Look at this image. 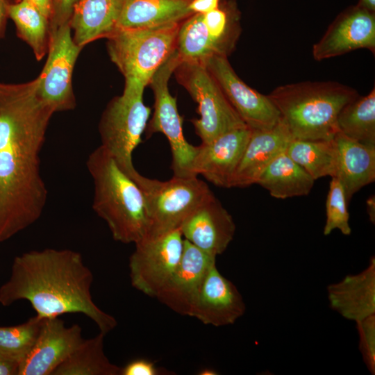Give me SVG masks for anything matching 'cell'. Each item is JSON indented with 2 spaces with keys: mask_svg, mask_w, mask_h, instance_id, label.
I'll return each mask as SVG.
<instances>
[{
  "mask_svg": "<svg viewBox=\"0 0 375 375\" xmlns=\"http://www.w3.org/2000/svg\"><path fill=\"white\" fill-rule=\"evenodd\" d=\"M54 112L38 95L36 79L0 83V242L42 215L47 190L40 153Z\"/></svg>",
  "mask_w": 375,
  "mask_h": 375,
  "instance_id": "1",
  "label": "cell"
},
{
  "mask_svg": "<svg viewBox=\"0 0 375 375\" xmlns=\"http://www.w3.org/2000/svg\"><path fill=\"white\" fill-rule=\"evenodd\" d=\"M94 183L92 208L107 224L113 239L137 243L147 237L149 221L142 192L101 145L88 156Z\"/></svg>",
  "mask_w": 375,
  "mask_h": 375,
  "instance_id": "3",
  "label": "cell"
},
{
  "mask_svg": "<svg viewBox=\"0 0 375 375\" xmlns=\"http://www.w3.org/2000/svg\"><path fill=\"white\" fill-rule=\"evenodd\" d=\"M175 50L152 76L150 85L154 95V112L149 123L148 134L160 132L167 138L171 153V168L174 176H195L192 172L197 147L185 138L183 120L180 116L176 99L172 96L168 81L181 62Z\"/></svg>",
  "mask_w": 375,
  "mask_h": 375,
  "instance_id": "9",
  "label": "cell"
},
{
  "mask_svg": "<svg viewBox=\"0 0 375 375\" xmlns=\"http://www.w3.org/2000/svg\"><path fill=\"white\" fill-rule=\"evenodd\" d=\"M367 212L372 223H375V197L374 195L370 196L366 201Z\"/></svg>",
  "mask_w": 375,
  "mask_h": 375,
  "instance_id": "39",
  "label": "cell"
},
{
  "mask_svg": "<svg viewBox=\"0 0 375 375\" xmlns=\"http://www.w3.org/2000/svg\"><path fill=\"white\" fill-rule=\"evenodd\" d=\"M104 335L84 339L52 375H121L122 367L112 363L104 351Z\"/></svg>",
  "mask_w": 375,
  "mask_h": 375,
  "instance_id": "25",
  "label": "cell"
},
{
  "mask_svg": "<svg viewBox=\"0 0 375 375\" xmlns=\"http://www.w3.org/2000/svg\"><path fill=\"white\" fill-rule=\"evenodd\" d=\"M191 0H123L117 29L153 28L181 23L193 14Z\"/></svg>",
  "mask_w": 375,
  "mask_h": 375,
  "instance_id": "23",
  "label": "cell"
},
{
  "mask_svg": "<svg viewBox=\"0 0 375 375\" xmlns=\"http://www.w3.org/2000/svg\"><path fill=\"white\" fill-rule=\"evenodd\" d=\"M330 307L355 322L375 314V257L356 274H349L327 287Z\"/></svg>",
  "mask_w": 375,
  "mask_h": 375,
  "instance_id": "20",
  "label": "cell"
},
{
  "mask_svg": "<svg viewBox=\"0 0 375 375\" xmlns=\"http://www.w3.org/2000/svg\"><path fill=\"white\" fill-rule=\"evenodd\" d=\"M179 230L185 240L217 257L233 240L235 224L231 215L212 194L185 218Z\"/></svg>",
  "mask_w": 375,
  "mask_h": 375,
  "instance_id": "15",
  "label": "cell"
},
{
  "mask_svg": "<svg viewBox=\"0 0 375 375\" xmlns=\"http://www.w3.org/2000/svg\"><path fill=\"white\" fill-rule=\"evenodd\" d=\"M43 319L35 315L19 325L0 326V353L20 364L31 351Z\"/></svg>",
  "mask_w": 375,
  "mask_h": 375,
  "instance_id": "30",
  "label": "cell"
},
{
  "mask_svg": "<svg viewBox=\"0 0 375 375\" xmlns=\"http://www.w3.org/2000/svg\"><path fill=\"white\" fill-rule=\"evenodd\" d=\"M220 0H191L189 8L194 13L203 14L217 8Z\"/></svg>",
  "mask_w": 375,
  "mask_h": 375,
  "instance_id": "35",
  "label": "cell"
},
{
  "mask_svg": "<svg viewBox=\"0 0 375 375\" xmlns=\"http://www.w3.org/2000/svg\"><path fill=\"white\" fill-rule=\"evenodd\" d=\"M19 362L0 353V375H17Z\"/></svg>",
  "mask_w": 375,
  "mask_h": 375,
  "instance_id": "36",
  "label": "cell"
},
{
  "mask_svg": "<svg viewBox=\"0 0 375 375\" xmlns=\"http://www.w3.org/2000/svg\"><path fill=\"white\" fill-rule=\"evenodd\" d=\"M336 177L349 203L355 193L375 181V146L353 140L338 132Z\"/></svg>",
  "mask_w": 375,
  "mask_h": 375,
  "instance_id": "21",
  "label": "cell"
},
{
  "mask_svg": "<svg viewBox=\"0 0 375 375\" xmlns=\"http://www.w3.org/2000/svg\"><path fill=\"white\" fill-rule=\"evenodd\" d=\"M251 134L248 126L226 132L209 143L197 147L192 172L221 188H231L232 181Z\"/></svg>",
  "mask_w": 375,
  "mask_h": 375,
  "instance_id": "14",
  "label": "cell"
},
{
  "mask_svg": "<svg viewBox=\"0 0 375 375\" xmlns=\"http://www.w3.org/2000/svg\"><path fill=\"white\" fill-rule=\"evenodd\" d=\"M176 51L181 61L201 64L213 56H220L207 33L202 14L194 13L180 24Z\"/></svg>",
  "mask_w": 375,
  "mask_h": 375,
  "instance_id": "29",
  "label": "cell"
},
{
  "mask_svg": "<svg viewBox=\"0 0 375 375\" xmlns=\"http://www.w3.org/2000/svg\"><path fill=\"white\" fill-rule=\"evenodd\" d=\"M123 0H78L69 20L73 40L82 48L117 28Z\"/></svg>",
  "mask_w": 375,
  "mask_h": 375,
  "instance_id": "22",
  "label": "cell"
},
{
  "mask_svg": "<svg viewBox=\"0 0 375 375\" xmlns=\"http://www.w3.org/2000/svg\"><path fill=\"white\" fill-rule=\"evenodd\" d=\"M140 189L149 221L148 235L155 238L179 229L185 218L212 192L197 176L152 179L135 169L128 174Z\"/></svg>",
  "mask_w": 375,
  "mask_h": 375,
  "instance_id": "6",
  "label": "cell"
},
{
  "mask_svg": "<svg viewBox=\"0 0 375 375\" xmlns=\"http://www.w3.org/2000/svg\"><path fill=\"white\" fill-rule=\"evenodd\" d=\"M93 279L92 272L77 251H31L14 258L10 278L0 287V303L8 306L26 300L42 319L81 313L106 335L117 322L94 302L90 291Z\"/></svg>",
  "mask_w": 375,
  "mask_h": 375,
  "instance_id": "2",
  "label": "cell"
},
{
  "mask_svg": "<svg viewBox=\"0 0 375 375\" xmlns=\"http://www.w3.org/2000/svg\"><path fill=\"white\" fill-rule=\"evenodd\" d=\"M8 17L15 24L18 37L31 47L36 59L41 60L48 51L49 19L24 0L10 5Z\"/></svg>",
  "mask_w": 375,
  "mask_h": 375,
  "instance_id": "28",
  "label": "cell"
},
{
  "mask_svg": "<svg viewBox=\"0 0 375 375\" xmlns=\"http://www.w3.org/2000/svg\"><path fill=\"white\" fill-rule=\"evenodd\" d=\"M83 340L79 325L67 326L58 317L44 319L31 351L19 364L17 375H52Z\"/></svg>",
  "mask_w": 375,
  "mask_h": 375,
  "instance_id": "13",
  "label": "cell"
},
{
  "mask_svg": "<svg viewBox=\"0 0 375 375\" xmlns=\"http://www.w3.org/2000/svg\"><path fill=\"white\" fill-rule=\"evenodd\" d=\"M180 24L117 29L107 38L109 56L125 81L144 87L149 85L156 72L176 50Z\"/></svg>",
  "mask_w": 375,
  "mask_h": 375,
  "instance_id": "5",
  "label": "cell"
},
{
  "mask_svg": "<svg viewBox=\"0 0 375 375\" xmlns=\"http://www.w3.org/2000/svg\"><path fill=\"white\" fill-rule=\"evenodd\" d=\"M165 372L159 369L154 362L141 358L131 360L122 367L121 375H160L165 374Z\"/></svg>",
  "mask_w": 375,
  "mask_h": 375,
  "instance_id": "34",
  "label": "cell"
},
{
  "mask_svg": "<svg viewBox=\"0 0 375 375\" xmlns=\"http://www.w3.org/2000/svg\"><path fill=\"white\" fill-rule=\"evenodd\" d=\"M215 262L216 257L184 239L180 262L156 298L173 311L188 316L209 268Z\"/></svg>",
  "mask_w": 375,
  "mask_h": 375,
  "instance_id": "18",
  "label": "cell"
},
{
  "mask_svg": "<svg viewBox=\"0 0 375 375\" xmlns=\"http://www.w3.org/2000/svg\"><path fill=\"white\" fill-rule=\"evenodd\" d=\"M201 375H215L217 374V372L211 369H203L199 372Z\"/></svg>",
  "mask_w": 375,
  "mask_h": 375,
  "instance_id": "41",
  "label": "cell"
},
{
  "mask_svg": "<svg viewBox=\"0 0 375 375\" xmlns=\"http://www.w3.org/2000/svg\"><path fill=\"white\" fill-rule=\"evenodd\" d=\"M315 181L284 151L267 166L256 183L272 197L284 199L308 194Z\"/></svg>",
  "mask_w": 375,
  "mask_h": 375,
  "instance_id": "24",
  "label": "cell"
},
{
  "mask_svg": "<svg viewBox=\"0 0 375 375\" xmlns=\"http://www.w3.org/2000/svg\"><path fill=\"white\" fill-rule=\"evenodd\" d=\"M359 350L364 363L372 374H375V314L356 322Z\"/></svg>",
  "mask_w": 375,
  "mask_h": 375,
  "instance_id": "32",
  "label": "cell"
},
{
  "mask_svg": "<svg viewBox=\"0 0 375 375\" xmlns=\"http://www.w3.org/2000/svg\"><path fill=\"white\" fill-rule=\"evenodd\" d=\"M144 88L139 83L125 81L122 94L108 103L99 124L101 146L127 174L135 169L133 153L142 142L151 114L150 108L143 101Z\"/></svg>",
  "mask_w": 375,
  "mask_h": 375,
  "instance_id": "7",
  "label": "cell"
},
{
  "mask_svg": "<svg viewBox=\"0 0 375 375\" xmlns=\"http://www.w3.org/2000/svg\"><path fill=\"white\" fill-rule=\"evenodd\" d=\"M293 138L281 120L268 130H252L235 170L231 188H246L256 183L267 166L285 151Z\"/></svg>",
  "mask_w": 375,
  "mask_h": 375,
  "instance_id": "19",
  "label": "cell"
},
{
  "mask_svg": "<svg viewBox=\"0 0 375 375\" xmlns=\"http://www.w3.org/2000/svg\"><path fill=\"white\" fill-rule=\"evenodd\" d=\"M294 139L330 140L338 131L342 108L359 96L333 81H303L276 88L268 94Z\"/></svg>",
  "mask_w": 375,
  "mask_h": 375,
  "instance_id": "4",
  "label": "cell"
},
{
  "mask_svg": "<svg viewBox=\"0 0 375 375\" xmlns=\"http://www.w3.org/2000/svg\"><path fill=\"white\" fill-rule=\"evenodd\" d=\"M174 74L198 103L200 117L192 122L202 143H209L226 132L247 126L203 64L181 61Z\"/></svg>",
  "mask_w": 375,
  "mask_h": 375,
  "instance_id": "8",
  "label": "cell"
},
{
  "mask_svg": "<svg viewBox=\"0 0 375 375\" xmlns=\"http://www.w3.org/2000/svg\"><path fill=\"white\" fill-rule=\"evenodd\" d=\"M359 6L374 12L375 10V0H360Z\"/></svg>",
  "mask_w": 375,
  "mask_h": 375,
  "instance_id": "40",
  "label": "cell"
},
{
  "mask_svg": "<svg viewBox=\"0 0 375 375\" xmlns=\"http://www.w3.org/2000/svg\"><path fill=\"white\" fill-rule=\"evenodd\" d=\"M285 153L315 180L335 176L338 148L334 138L330 140L292 138Z\"/></svg>",
  "mask_w": 375,
  "mask_h": 375,
  "instance_id": "26",
  "label": "cell"
},
{
  "mask_svg": "<svg viewBox=\"0 0 375 375\" xmlns=\"http://www.w3.org/2000/svg\"><path fill=\"white\" fill-rule=\"evenodd\" d=\"M32 5L50 20L52 15L51 0H24Z\"/></svg>",
  "mask_w": 375,
  "mask_h": 375,
  "instance_id": "37",
  "label": "cell"
},
{
  "mask_svg": "<svg viewBox=\"0 0 375 375\" xmlns=\"http://www.w3.org/2000/svg\"><path fill=\"white\" fill-rule=\"evenodd\" d=\"M358 49L375 52V16L360 6L340 15L312 49L317 61L339 56Z\"/></svg>",
  "mask_w": 375,
  "mask_h": 375,
  "instance_id": "16",
  "label": "cell"
},
{
  "mask_svg": "<svg viewBox=\"0 0 375 375\" xmlns=\"http://www.w3.org/2000/svg\"><path fill=\"white\" fill-rule=\"evenodd\" d=\"M78 0H51L52 15L49 20V33L69 23L74 7Z\"/></svg>",
  "mask_w": 375,
  "mask_h": 375,
  "instance_id": "33",
  "label": "cell"
},
{
  "mask_svg": "<svg viewBox=\"0 0 375 375\" xmlns=\"http://www.w3.org/2000/svg\"><path fill=\"white\" fill-rule=\"evenodd\" d=\"M81 49L73 40L69 23L50 31L48 58L36 78L37 92L55 112L76 107L72 73Z\"/></svg>",
  "mask_w": 375,
  "mask_h": 375,
  "instance_id": "11",
  "label": "cell"
},
{
  "mask_svg": "<svg viewBox=\"0 0 375 375\" xmlns=\"http://www.w3.org/2000/svg\"><path fill=\"white\" fill-rule=\"evenodd\" d=\"M203 65L248 127L252 130H268L278 123L279 112L268 95L258 92L241 80L226 56H213Z\"/></svg>",
  "mask_w": 375,
  "mask_h": 375,
  "instance_id": "12",
  "label": "cell"
},
{
  "mask_svg": "<svg viewBox=\"0 0 375 375\" xmlns=\"http://www.w3.org/2000/svg\"><path fill=\"white\" fill-rule=\"evenodd\" d=\"M245 310L241 294L219 272L215 262L209 268L188 316L219 327L234 324Z\"/></svg>",
  "mask_w": 375,
  "mask_h": 375,
  "instance_id": "17",
  "label": "cell"
},
{
  "mask_svg": "<svg viewBox=\"0 0 375 375\" xmlns=\"http://www.w3.org/2000/svg\"><path fill=\"white\" fill-rule=\"evenodd\" d=\"M326 201V219L323 233L328 235L338 229L344 235L351 233L345 192L340 181L331 177Z\"/></svg>",
  "mask_w": 375,
  "mask_h": 375,
  "instance_id": "31",
  "label": "cell"
},
{
  "mask_svg": "<svg viewBox=\"0 0 375 375\" xmlns=\"http://www.w3.org/2000/svg\"><path fill=\"white\" fill-rule=\"evenodd\" d=\"M183 244L179 229L135 243L128 265L132 286L146 295L156 297L175 272Z\"/></svg>",
  "mask_w": 375,
  "mask_h": 375,
  "instance_id": "10",
  "label": "cell"
},
{
  "mask_svg": "<svg viewBox=\"0 0 375 375\" xmlns=\"http://www.w3.org/2000/svg\"><path fill=\"white\" fill-rule=\"evenodd\" d=\"M338 131L359 142L375 146V88L344 106L337 118Z\"/></svg>",
  "mask_w": 375,
  "mask_h": 375,
  "instance_id": "27",
  "label": "cell"
},
{
  "mask_svg": "<svg viewBox=\"0 0 375 375\" xmlns=\"http://www.w3.org/2000/svg\"><path fill=\"white\" fill-rule=\"evenodd\" d=\"M14 3V2H13ZM12 3L10 0H0V40L4 36L8 8Z\"/></svg>",
  "mask_w": 375,
  "mask_h": 375,
  "instance_id": "38",
  "label": "cell"
}]
</instances>
